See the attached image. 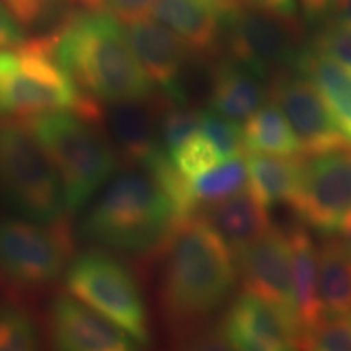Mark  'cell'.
<instances>
[{
    "instance_id": "cell-1",
    "label": "cell",
    "mask_w": 351,
    "mask_h": 351,
    "mask_svg": "<svg viewBox=\"0 0 351 351\" xmlns=\"http://www.w3.org/2000/svg\"><path fill=\"white\" fill-rule=\"evenodd\" d=\"M158 300L166 327L194 345L234 289V254L204 215L176 223L163 249Z\"/></svg>"
},
{
    "instance_id": "cell-2",
    "label": "cell",
    "mask_w": 351,
    "mask_h": 351,
    "mask_svg": "<svg viewBox=\"0 0 351 351\" xmlns=\"http://www.w3.org/2000/svg\"><path fill=\"white\" fill-rule=\"evenodd\" d=\"M47 38L56 59L95 103L112 106L153 96V83L132 51L125 28L109 13L85 8L64 19Z\"/></svg>"
},
{
    "instance_id": "cell-3",
    "label": "cell",
    "mask_w": 351,
    "mask_h": 351,
    "mask_svg": "<svg viewBox=\"0 0 351 351\" xmlns=\"http://www.w3.org/2000/svg\"><path fill=\"white\" fill-rule=\"evenodd\" d=\"M179 221L168 192L142 168L112 178L98 195L80 226V234L95 247L127 256L161 252Z\"/></svg>"
},
{
    "instance_id": "cell-4",
    "label": "cell",
    "mask_w": 351,
    "mask_h": 351,
    "mask_svg": "<svg viewBox=\"0 0 351 351\" xmlns=\"http://www.w3.org/2000/svg\"><path fill=\"white\" fill-rule=\"evenodd\" d=\"M72 111L96 119L99 106L78 90L52 52L49 38L23 41L0 51V117L33 119Z\"/></svg>"
},
{
    "instance_id": "cell-5",
    "label": "cell",
    "mask_w": 351,
    "mask_h": 351,
    "mask_svg": "<svg viewBox=\"0 0 351 351\" xmlns=\"http://www.w3.org/2000/svg\"><path fill=\"white\" fill-rule=\"evenodd\" d=\"M93 119L60 111L29 119L28 127L41 142L62 182L67 212L82 210L119 168V155Z\"/></svg>"
},
{
    "instance_id": "cell-6",
    "label": "cell",
    "mask_w": 351,
    "mask_h": 351,
    "mask_svg": "<svg viewBox=\"0 0 351 351\" xmlns=\"http://www.w3.org/2000/svg\"><path fill=\"white\" fill-rule=\"evenodd\" d=\"M0 204L19 217L64 221L67 212L59 173L28 124L0 122Z\"/></svg>"
},
{
    "instance_id": "cell-7",
    "label": "cell",
    "mask_w": 351,
    "mask_h": 351,
    "mask_svg": "<svg viewBox=\"0 0 351 351\" xmlns=\"http://www.w3.org/2000/svg\"><path fill=\"white\" fill-rule=\"evenodd\" d=\"M64 282L69 295L119 327L135 343L150 341L142 288L119 257L101 247L78 254L70 261Z\"/></svg>"
},
{
    "instance_id": "cell-8",
    "label": "cell",
    "mask_w": 351,
    "mask_h": 351,
    "mask_svg": "<svg viewBox=\"0 0 351 351\" xmlns=\"http://www.w3.org/2000/svg\"><path fill=\"white\" fill-rule=\"evenodd\" d=\"M72 252L64 221L0 219V285L12 291L36 293L51 288L64 276Z\"/></svg>"
},
{
    "instance_id": "cell-9",
    "label": "cell",
    "mask_w": 351,
    "mask_h": 351,
    "mask_svg": "<svg viewBox=\"0 0 351 351\" xmlns=\"http://www.w3.org/2000/svg\"><path fill=\"white\" fill-rule=\"evenodd\" d=\"M223 41L232 60L261 78L295 70L301 52L302 28L298 16L238 5L230 13Z\"/></svg>"
},
{
    "instance_id": "cell-10",
    "label": "cell",
    "mask_w": 351,
    "mask_h": 351,
    "mask_svg": "<svg viewBox=\"0 0 351 351\" xmlns=\"http://www.w3.org/2000/svg\"><path fill=\"white\" fill-rule=\"evenodd\" d=\"M291 207L315 231H340L351 212V145L317 153L302 163L301 186Z\"/></svg>"
},
{
    "instance_id": "cell-11",
    "label": "cell",
    "mask_w": 351,
    "mask_h": 351,
    "mask_svg": "<svg viewBox=\"0 0 351 351\" xmlns=\"http://www.w3.org/2000/svg\"><path fill=\"white\" fill-rule=\"evenodd\" d=\"M269 95L295 130L304 153L317 155L351 145L341 134L317 88L302 73L296 70L275 73L270 80Z\"/></svg>"
},
{
    "instance_id": "cell-12",
    "label": "cell",
    "mask_w": 351,
    "mask_h": 351,
    "mask_svg": "<svg viewBox=\"0 0 351 351\" xmlns=\"http://www.w3.org/2000/svg\"><path fill=\"white\" fill-rule=\"evenodd\" d=\"M230 348L245 351H288L298 348L296 314L251 293L236 298L221 326Z\"/></svg>"
},
{
    "instance_id": "cell-13",
    "label": "cell",
    "mask_w": 351,
    "mask_h": 351,
    "mask_svg": "<svg viewBox=\"0 0 351 351\" xmlns=\"http://www.w3.org/2000/svg\"><path fill=\"white\" fill-rule=\"evenodd\" d=\"M234 261L245 293L295 313L291 245L287 232L270 226L257 239L236 251Z\"/></svg>"
},
{
    "instance_id": "cell-14",
    "label": "cell",
    "mask_w": 351,
    "mask_h": 351,
    "mask_svg": "<svg viewBox=\"0 0 351 351\" xmlns=\"http://www.w3.org/2000/svg\"><path fill=\"white\" fill-rule=\"evenodd\" d=\"M127 41L153 85L161 96L174 104H186L182 75L192 51L158 20L130 21L125 26Z\"/></svg>"
},
{
    "instance_id": "cell-15",
    "label": "cell",
    "mask_w": 351,
    "mask_h": 351,
    "mask_svg": "<svg viewBox=\"0 0 351 351\" xmlns=\"http://www.w3.org/2000/svg\"><path fill=\"white\" fill-rule=\"evenodd\" d=\"M47 337L57 350L125 351L137 343L103 315L72 295L57 296L47 309Z\"/></svg>"
},
{
    "instance_id": "cell-16",
    "label": "cell",
    "mask_w": 351,
    "mask_h": 351,
    "mask_svg": "<svg viewBox=\"0 0 351 351\" xmlns=\"http://www.w3.org/2000/svg\"><path fill=\"white\" fill-rule=\"evenodd\" d=\"M238 5L239 0H155L152 13L192 54L207 56L218 49L228 16Z\"/></svg>"
},
{
    "instance_id": "cell-17",
    "label": "cell",
    "mask_w": 351,
    "mask_h": 351,
    "mask_svg": "<svg viewBox=\"0 0 351 351\" xmlns=\"http://www.w3.org/2000/svg\"><path fill=\"white\" fill-rule=\"evenodd\" d=\"M168 99L152 98L112 104L108 114L111 142L130 168H145L166 153L160 137V119Z\"/></svg>"
},
{
    "instance_id": "cell-18",
    "label": "cell",
    "mask_w": 351,
    "mask_h": 351,
    "mask_svg": "<svg viewBox=\"0 0 351 351\" xmlns=\"http://www.w3.org/2000/svg\"><path fill=\"white\" fill-rule=\"evenodd\" d=\"M252 70L231 57L217 65L210 85V109L232 121L243 122L265 103L269 86Z\"/></svg>"
},
{
    "instance_id": "cell-19",
    "label": "cell",
    "mask_w": 351,
    "mask_h": 351,
    "mask_svg": "<svg viewBox=\"0 0 351 351\" xmlns=\"http://www.w3.org/2000/svg\"><path fill=\"white\" fill-rule=\"evenodd\" d=\"M204 217L234 254L257 239L270 228L267 207L252 194L251 189L236 192L226 199L210 204Z\"/></svg>"
},
{
    "instance_id": "cell-20",
    "label": "cell",
    "mask_w": 351,
    "mask_h": 351,
    "mask_svg": "<svg viewBox=\"0 0 351 351\" xmlns=\"http://www.w3.org/2000/svg\"><path fill=\"white\" fill-rule=\"evenodd\" d=\"M295 70L317 88L341 134L351 143V70L311 46L301 52Z\"/></svg>"
},
{
    "instance_id": "cell-21",
    "label": "cell",
    "mask_w": 351,
    "mask_h": 351,
    "mask_svg": "<svg viewBox=\"0 0 351 351\" xmlns=\"http://www.w3.org/2000/svg\"><path fill=\"white\" fill-rule=\"evenodd\" d=\"M249 189L267 208L293 204L301 186L302 161L298 156L249 153L245 158Z\"/></svg>"
},
{
    "instance_id": "cell-22",
    "label": "cell",
    "mask_w": 351,
    "mask_h": 351,
    "mask_svg": "<svg viewBox=\"0 0 351 351\" xmlns=\"http://www.w3.org/2000/svg\"><path fill=\"white\" fill-rule=\"evenodd\" d=\"M288 238L291 245L295 314L301 332L324 317L317 291V249L309 232L301 226L293 228L288 232Z\"/></svg>"
},
{
    "instance_id": "cell-23",
    "label": "cell",
    "mask_w": 351,
    "mask_h": 351,
    "mask_svg": "<svg viewBox=\"0 0 351 351\" xmlns=\"http://www.w3.org/2000/svg\"><path fill=\"white\" fill-rule=\"evenodd\" d=\"M317 291L324 315L351 314V254L341 241L327 239L317 249Z\"/></svg>"
},
{
    "instance_id": "cell-24",
    "label": "cell",
    "mask_w": 351,
    "mask_h": 351,
    "mask_svg": "<svg viewBox=\"0 0 351 351\" xmlns=\"http://www.w3.org/2000/svg\"><path fill=\"white\" fill-rule=\"evenodd\" d=\"M243 147L249 153L300 156L301 142L276 103H263L243 125Z\"/></svg>"
},
{
    "instance_id": "cell-25",
    "label": "cell",
    "mask_w": 351,
    "mask_h": 351,
    "mask_svg": "<svg viewBox=\"0 0 351 351\" xmlns=\"http://www.w3.org/2000/svg\"><path fill=\"white\" fill-rule=\"evenodd\" d=\"M245 182H247V169H245V160L241 155L221 160L213 168L187 179L189 194L194 200L195 208H199V205L215 204L243 191Z\"/></svg>"
},
{
    "instance_id": "cell-26",
    "label": "cell",
    "mask_w": 351,
    "mask_h": 351,
    "mask_svg": "<svg viewBox=\"0 0 351 351\" xmlns=\"http://www.w3.org/2000/svg\"><path fill=\"white\" fill-rule=\"evenodd\" d=\"M39 346V328L19 302L0 301V351H29Z\"/></svg>"
},
{
    "instance_id": "cell-27",
    "label": "cell",
    "mask_w": 351,
    "mask_h": 351,
    "mask_svg": "<svg viewBox=\"0 0 351 351\" xmlns=\"http://www.w3.org/2000/svg\"><path fill=\"white\" fill-rule=\"evenodd\" d=\"M298 348L313 351H351V317L326 315L313 327L302 328Z\"/></svg>"
},
{
    "instance_id": "cell-28",
    "label": "cell",
    "mask_w": 351,
    "mask_h": 351,
    "mask_svg": "<svg viewBox=\"0 0 351 351\" xmlns=\"http://www.w3.org/2000/svg\"><path fill=\"white\" fill-rule=\"evenodd\" d=\"M202 111L189 109L186 104L166 103L160 119V137L161 145L168 156L179 145L200 132Z\"/></svg>"
},
{
    "instance_id": "cell-29",
    "label": "cell",
    "mask_w": 351,
    "mask_h": 351,
    "mask_svg": "<svg viewBox=\"0 0 351 351\" xmlns=\"http://www.w3.org/2000/svg\"><path fill=\"white\" fill-rule=\"evenodd\" d=\"M169 160L173 161L176 169L184 178L191 179L204 173V171L213 168L223 158L219 156L213 143L200 130L191 138H187L182 145H179L169 155Z\"/></svg>"
},
{
    "instance_id": "cell-30",
    "label": "cell",
    "mask_w": 351,
    "mask_h": 351,
    "mask_svg": "<svg viewBox=\"0 0 351 351\" xmlns=\"http://www.w3.org/2000/svg\"><path fill=\"white\" fill-rule=\"evenodd\" d=\"M200 130L213 143V147L217 148L223 160L238 156L244 150L243 125L238 121L221 116L212 109H205V111H202Z\"/></svg>"
},
{
    "instance_id": "cell-31",
    "label": "cell",
    "mask_w": 351,
    "mask_h": 351,
    "mask_svg": "<svg viewBox=\"0 0 351 351\" xmlns=\"http://www.w3.org/2000/svg\"><path fill=\"white\" fill-rule=\"evenodd\" d=\"M21 28H34L59 15L72 0H0Z\"/></svg>"
},
{
    "instance_id": "cell-32",
    "label": "cell",
    "mask_w": 351,
    "mask_h": 351,
    "mask_svg": "<svg viewBox=\"0 0 351 351\" xmlns=\"http://www.w3.org/2000/svg\"><path fill=\"white\" fill-rule=\"evenodd\" d=\"M311 47L351 70V26L328 21L326 28L315 34Z\"/></svg>"
},
{
    "instance_id": "cell-33",
    "label": "cell",
    "mask_w": 351,
    "mask_h": 351,
    "mask_svg": "<svg viewBox=\"0 0 351 351\" xmlns=\"http://www.w3.org/2000/svg\"><path fill=\"white\" fill-rule=\"evenodd\" d=\"M155 0H99V10L109 13L124 23L145 19L152 13Z\"/></svg>"
},
{
    "instance_id": "cell-34",
    "label": "cell",
    "mask_w": 351,
    "mask_h": 351,
    "mask_svg": "<svg viewBox=\"0 0 351 351\" xmlns=\"http://www.w3.org/2000/svg\"><path fill=\"white\" fill-rule=\"evenodd\" d=\"M20 43H23L21 26L0 2V51L10 49V47L19 46Z\"/></svg>"
},
{
    "instance_id": "cell-35",
    "label": "cell",
    "mask_w": 351,
    "mask_h": 351,
    "mask_svg": "<svg viewBox=\"0 0 351 351\" xmlns=\"http://www.w3.org/2000/svg\"><path fill=\"white\" fill-rule=\"evenodd\" d=\"M307 21H327L335 10L339 0H298Z\"/></svg>"
},
{
    "instance_id": "cell-36",
    "label": "cell",
    "mask_w": 351,
    "mask_h": 351,
    "mask_svg": "<svg viewBox=\"0 0 351 351\" xmlns=\"http://www.w3.org/2000/svg\"><path fill=\"white\" fill-rule=\"evenodd\" d=\"M243 5L261 8V10L298 16V0H239Z\"/></svg>"
},
{
    "instance_id": "cell-37",
    "label": "cell",
    "mask_w": 351,
    "mask_h": 351,
    "mask_svg": "<svg viewBox=\"0 0 351 351\" xmlns=\"http://www.w3.org/2000/svg\"><path fill=\"white\" fill-rule=\"evenodd\" d=\"M327 21L351 26V0H339L335 10H333L332 16Z\"/></svg>"
},
{
    "instance_id": "cell-38",
    "label": "cell",
    "mask_w": 351,
    "mask_h": 351,
    "mask_svg": "<svg viewBox=\"0 0 351 351\" xmlns=\"http://www.w3.org/2000/svg\"><path fill=\"white\" fill-rule=\"evenodd\" d=\"M340 232H341V243L345 244V247L348 249V252L351 254V212L346 215L343 223H341Z\"/></svg>"
},
{
    "instance_id": "cell-39",
    "label": "cell",
    "mask_w": 351,
    "mask_h": 351,
    "mask_svg": "<svg viewBox=\"0 0 351 351\" xmlns=\"http://www.w3.org/2000/svg\"><path fill=\"white\" fill-rule=\"evenodd\" d=\"M72 2L80 3L86 10H99V0H72Z\"/></svg>"
}]
</instances>
